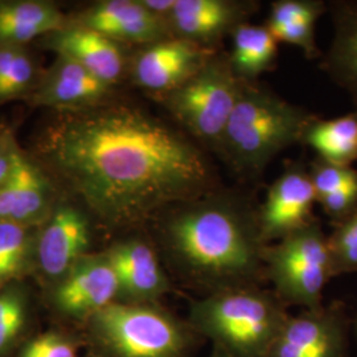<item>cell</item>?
<instances>
[{"mask_svg": "<svg viewBox=\"0 0 357 357\" xmlns=\"http://www.w3.org/2000/svg\"><path fill=\"white\" fill-rule=\"evenodd\" d=\"M43 153L90 209L113 227L205 196L212 171L187 137L137 107L116 105L65 116Z\"/></svg>", "mask_w": 357, "mask_h": 357, "instance_id": "6da1fadb", "label": "cell"}, {"mask_svg": "<svg viewBox=\"0 0 357 357\" xmlns=\"http://www.w3.org/2000/svg\"><path fill=\"white\" fill-rule=\"evenodd\" d=\"M180 206L163 227V246L181 282L203 295L257 286L266 246L257 217L224 196Z\"/></svg>", "mask_w": 357, "mask_h": 357, "instance_id": "7a4b0ae2", "label": "cell"}, {"mask_svg": "<svg viewBox=\"0 0 357 357\" xmlns=\"http://www.w3.org/2000/svg\"><path fill=\"white\" fill-rule=\"evenodd\" d=\"M289 315L275 294L245 286L193 299L187 321L230 356L268 357Z\"/></svg>", "mask_w": 357, "mask_h": 357, "instance_id": "3957f363", "label": "cell"}, {"mask_svg": "<svg viewBox=\"0 0 357 357\" xmlns=\"http://www.w3.org/2000/svg\"><path fill=\"white\" fill-rule=\"evenodd\" d=\"M315 116L273 91L243 81L218 153L243 174L255 175L294 143Z\"/></svg>", "mask_w": 357, "mask_h": 357, "instance_id": "277c9868", "label": "cell"}, {"mask_svg": "<svg viewBox=\"0 0 357 357\" xmlns=\"http://www.w3.org/2000/svg\"><path fill=\"white\" fill-rule=\"evenodd\" d=\"M96 357H196L197 333L158 303L115 302L85 321Z\"/></svg>", "mask_w": 357, "mask_h": 357, "instance_id": "5b68a950", "label": "cell"}, {"mask_svg": "<svg viewBox=\"0 0 357 357\" xmlns=\"http://www.w3.org/2000/svg\"><path fill=\"white\" fill-rule=\"evenodd\" d=\"M245 79L229 54L215 53L191 78L163 94L171 114L193 138L218 150Z\"/></svg>", "mask_w": 357, "mask_h": 357, "instance_id": "8992f818", "label": "cell"}, {"mask_svg": "<svg viewBox=\"0 0 357 357\" xmlns=\"http://www.w3.org/2000/svg\"><path fill=\"white\" fill-rule=\"evenodd\" d=\"M265 277L284 305L312 310L323 306V290L332 278L328 237L312 220L302 229L264 249Z\"/></svg>", "mask_w": 357, "mask_h": 357, "instance_id": "52a82bcc", "label": "cell"}, {"mask_svg": "<svg viewBox=\"0 0 357 357\" xmlns=\"http://www.w3.org/2000/svg\"><path fill=\"white\" fill-rule=\"evenodd\" d=\"M268 357H349L343 306H320L289 315Z\"/></svg>", "mask_w": 357, "mask_h": 357, "instance_id": "ba28073f", "label": "cell"}, {"mask_svg": "<svg viewBox=\"0 0 357 357\" xmlns=\"http://www.w3.org/2000/svg\"><path fill=\"white\" fill-rule=\"evenodd\" d=\"M118 298V280L105 252L85 255L65 274L53 293V305L61 315L85 323Z\"/></svg>", "mask_w": 357, "mask_h": 357, "instance_id": "9c48e42d", "label": "cell"}, {"mask_svg": "<svg viewBox=\"0 0 357 357\" xmlns=\"http://www.w3.org/2000/svg\"><path fill=\"white\" fill-rule=\"evenodd\" d=\"M317 195L308 172L302 167L289 168L274 181L257 217L265 245L280 241L310 224Z\"/></svg>", "mask_w": 357, "mask_h": 357, "instance_id": "30bf717a", "label": "cell"}, {"mask_svg": "<svg viewBox=\"0 0 357 357\" xmlns=\"http://www.w3.org/2000/svg\"><path fill=\"white\" fill-rule=\"evenodd\" d=\"M253 8L255 3L237 0H176L167 23L174 38L213 50L246 23Z\"/></svg>", "mask_w": 357, "mask_h": 357, "instance_id": "8fae6325", "label": "cell"}, {"mask_svg": "<svg viewBox=\"0 0 357 357\" xmlns=\"http://www.w3.org/2000/svg\"><path fill=\"white\" fill-rule=\"evenodd\" d=\"M215 53L184 38H165L137 57L134 79L144 89L166 94L191 78Z\"/></svg>", "mask_w": 357, "mask_h": 357, "instance_id": "7c38bea8", "label": "cell"}, {"mask_svg": "<svg viewBox=\"0 0 357 357\" xmlns=\"http://www.w3.org/2000/svg\"><path fill=\"white\" fill-rule=\"evenodd\" d=\"M106 255L119 284L118 302L151 305L169 293L171 283L151 245L130 238L112 245Z\"/></svg>", "mask_w": 357, "mask_h": 357, "instance_id": "4fadbf2b", "label": "cell"}, {"mask_svg": "<svg viewBox=\"0 0 357 357\" xmlns=\"http://www.w3.org/2000/svg\"><path fill=\"white\" fill-rule=\"evenodd\" d=\"M90 227L86 217L70 206L59 208L38 236L36 259L44 275L61 280L88 255Z\"/></svg>", "mask_w": 357, "mask_h": 357, "instance_id": "5bb4252c", "label": "cell"}, {"mask_svg": "<svg viewBox=\"0 0 357 357\" xmlns=\"http://www.w3.org/2000/svg\"><path fill=\"white\" fill-rule=\"evenodd\" d=\"M84 26L114 41L155 44L174 38L165 19L147 11L139 0H109L85 15Z\"/></svg>", "mask_w": 357, "mask_h": 357, "instance_id": "9a60e30c", "label": "cell"}, {"mask_svg": "<svg viewBox=\"0 0 357 357\" xmlns=\"http://www.w3.org/2000/svg\"><path fill=\"white\" fill-rule=\"evenodd\" d=\"M52 48L110 86L123 72V56L116 41L88 26L56 32Z\"/></svg>", "mask_w": 357, "mask_h": 357, "instance_id": "2e32d148", "label": "cell"}, {"mask_svg": "<svg viewBox=\"0 0 357 357\" xmlns=\"http://www.w3.org/2000/svg\"><path fill=\"white\" fill-rule=\"evenodd\" d=\"M333 38L323 69L347 90L357 107V1L332 4Z\"/></svg>", "mask_w": 357, "mask_h": 357, "instance_id": "e0dca14e", "label": "cell"}, {"mask_svg": "<svg viewBox=\"0 0 357 357\" xmlns=\"http://www.w3.org/2000/svg\"><path fill=\"white\" fill-rule=\"evenodd\" d=\"M110 88L81 65L60 57L38 90L36 102L59 109L85 107L103 98Z\"/></svg>", "mask_w": 357, "mask_h": 357, "instance_id": "ac0fdd59", "label": "cell"}, {"mask_svg": "<svg viewBox=\"0 0 357 357\" xmlns=\"http://www.w3.org/2000/svg\"><path fill=\"white\" fill-rule=\"evenodd\" d=\"M302 143L314 149L324 162L351 167L357 160V112L332 119L315 118Z\"/></svg>", "mask_w": 357, "mask_h": 357, "instance_id": "d6986e66", "label": "cell"}, {"mask_svg": "<svg viewBox=\"0 0 357 357\" xmlns=\"http://www.w3.org/2000/svg\"><path fill=\"white\" fill-rule=\"evenodd\" d=\"M13 169L16 174V197L10 221L29 228L47 220L50 184L38 167L19 153H13Z\"/></svg>", "mask_w": 357, "mask_h": 357, "instance_id": "ffe728a7", "label": "cell"}, {"mask_svg": "<svg viewBox=\"0 0 357 357\" xmlns=\"http://www.w3.org/2000/svg\"><path fill=\"white\" fill-rule=\"evenodd\" d=\"M230 63L237 76L245 81L259 76L273 65L277 56V40L266 26L243 23L233 32Z\"/></svg>", "mask_w": 357, "mask_h": 357, "instance_id": "44dd1931", "label": "cell"}, {"mask_svg": "<svg viewBox=\"0 0 357 357\" xmlns=\"http://www.w3.org/2000/svg\"><path fill=\"white\" fill-rule=\"evenodd\" d=\"M26 326V295L16 287L0 291V357L7 356L20 343Z\"/></svg>", "mask_w": 357, "mask_h": 357, "instance_id": "7402d4cb", "label": "cell"}, {"mask_svg": "<svg viewBox=\"0 0 357 357\" xmlns=\"http://www.w3.org/2000/svg\"><path fill=\"white\" fill-rule=\"evenodd\" d=\"M332 277L357 273V211L342 222L328 237Z\"/></svg>", "mask_w": 357, "mask_h": 357, "instance_id": "603a6c76", "label": "cell"}, {"mask_svg": "<svg viewBox=\"0 0 357 357\" xmlns=\"http://www.w3.org/2000/svg\"><path fill=\"white\" fill-rule=\"evenodd\" d=\"M0 20L38 26L48 32H59L63 28V15L60 11L52 4L41 1H15L0 4Z\"/></svg>", "mask_w": 357, "mask_h": 357, "instance_id": "cb8c5ba5", "label": "cell"}, {"mask_svg": "<svg viewBox=\"0 0 357 357\" xmlns=\"http://www.w3.org/2000/svg\"><path fill=\"white\" fill-rule=\"evenodd\" d=\"M317 202L324 196L339 191L357 180V169L348 166H337L318 159L308 172Z\"/></svg>", "mask_w": 357, "mask_h": 357, "instance_id": "d4e9b609", "label": "cell"}, {"mask_svg": "<svg viewBox=\"0 0 357 357\" xmlns=\"http://www.w3.org/2000/svg\"><path fill=\"white\" fill-rule=\"evenodd\" d=\"M326 11L323 1L314 0H280L271 7L268 26H286L301 22H317Z\"/></svg>", "mask_w": 357, "mask_h": 357, "instance_id": "484cf974", "label": "cell"}, {"mask_svg": "<svg viewBox=\"0 0 357 357\" xmlns=\"http://www.w3.org/2000/svg\"><path fill=\"white\" fill-rule=\"evenodd\" d=\"M17 357H78V343L61 332H45L24 344Z\"/></svg>", "mask_w": 357, "mask_h": 357, "instance_id": "4316f807", "label": "cell"}, {"mask_svg": "<svg viewBox=\"0 0 357 357\" xmlns=\"http://www.w3.org/2000/svg\"><path fill=\"white\" fill-rule=\"evenodd\" d=\"M0 250L26 270L31 252L28 228L11 221H0Z\"/></svg>", "mask_w": 357, "mask_h": 357, "instance_id": "83f0119b", "label": "cell"}, {"mask_svg": "<svg viewBox=\"0 0 357 357\" xmlns=\"http://www.w3.org/2000/svg\"><path fill=\"white\" fill-rule=\"evenodd\" d=\"M315 23L317 22H301L294 24L266 28L277 41L293 44L305 52L307 57L314 59L319 54L315 43Z\"/></svg>", "mask_w": 357, "mask_h": 357, "instance_id": "f1b7e54d", "label": "cell"}, {"mask_svg": "<svg viewBox=\"0 0 357 357\" xmlns=\"http://www.w3.org/2000/svg\"><path fill=\"white\" fill-rule=\"evenodd\" d=\"M33 65L26 52L19 51L13 68L0 85V100L20 94L28 88L33 77Z\"/></svg>", "mask_w": 357, "mask_h": 357, "instance_id": "f546056e", "label": "cell"}, {"mask_svg": "<svg viewBox=\"0 0 357 357\" xmlns=\"http://www.w3.org/2000/svg\"><path fill=\"white\" fill-rule=\"evenodd\" d=\"M323 211L335 221V225L357 211V180L339 191L320 199Z\"/></svg>", "mask_w": 357, "mask_h": 357, "instance_id": "4dcf8cb0", "label": "cell"}, {"mask_svg": "<svg viewBox=\"0 0 357 357\" xmlns=\"http://www.w3.org/2000/svg\"><path fill=\"white\" fill-rule=\"evenodd\" d=\"M26 270L16 265L11 258H8L0 250V289L7 283L13 281L15 278L20 277Z\"/></svg>", "mask_w": 357, "mask_h": 357, "instance_id": "1f68e13d", "label": "cell"}, {"mask_svg": "<svg viewBox=\"0 0 357 357\" xmlns=\"http://www.w3.org/2000/svg\"><path fill=\"white\" fill-rule=\"evenodd\" d=\"M139 1L147 11H150L160 19H165L166 22L176 3V0H139Z\"/></svg>", "mask_w": 357, "mask_h": 357, "instance_id": "d6a6232c", "label": "cell"}, {"mask_svg": "<svg viewBox=\"0 0 357 357\" xmlns=\"http://www.w3.org/2000/svg\"><path fill=\"white\" fill-rule=\"evenodd\" d=\"M20 50L16 45L0 44V85L8 75V72L11 70L13 61H15L16 54Z\"/></svg>", "mask_w": 357, "mask_h": 357, "instance_id": "836d02e7", "label": "cell"}, {"mask_svg": "<svg viewBox=\"0 0 357 357\" xmlns=\"http://www.w3.org/2000/svg\"><path fill=\"white\" fill-rule=\"evenodd\" d=\"M206 357H233L228 355L227 352H224L222 349H220V348H216V347H213L212 348V351H211V354L208 355Z\"/></svg>", "mask_w": 357, "mask_h": 357, "instance_id": "e575fe53", "label": "cell"}]
</instances>
